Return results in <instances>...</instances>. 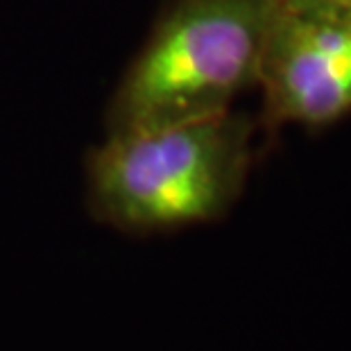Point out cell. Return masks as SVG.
<instances>
[{
    "mask_svg": "<svg viewBox=\"0 0 351 351\" xmlns=\"http://www.w3.org/2000/svg\"><path fill=\"white\" fill-rule=\"evenodd\" d=\"M276 0H168L111 95L109 134L231 111L258 86Z\"/></svg>",
    "mask_w": 351,
    "mask_h": 351,
    "instance_id": "obj_2",
    "label": "cell"
},
{
    "mask_svg": "<svg viewBox=\"0 0 351 351\" xmlns=\"http://www.w3.org/2000/svg\"><path fill=\"white\" fill-rule=\"evenodd\" d=\"M254 130L250 116L231 109L199 121L109 134L86 161L88 213L136 238L220 222L247 186Z\"/></svg>",
    "mask_w": 351,
    "mask_h": 351,
    "instance_id": "obj_1",
    "label": "cell"
},
{
    "mask_svg": "<svg viewBox=\"0 0 351 351\" xmlns=\"http://www.w3.org/2000/svg\"><path fill=\"white\" fill-rule=\"evenodd\" d=\"M263 125L322 130L351 114V21L279 10L263 52Z\"/></svg>",
    "mask_w": 351,
    "mask_h": 351,
    "instance_id": "obj_3",
    "label": "cell"
},
{
    "mask_svg": "<svg viewBox=\"0 0 351 351\" xmlns=\"http://www.w3.org/2000/svg\"><path fill=\"white\" fill-rule=\"evenodd\" d=\"M276 3L286 12L351 21V0H276Z\"/></svg>",
    "mask_w": 351,
    "mask_h": 351,
    "instance_id": "obj_4",
    "label": "cell"
}]
</instances>
